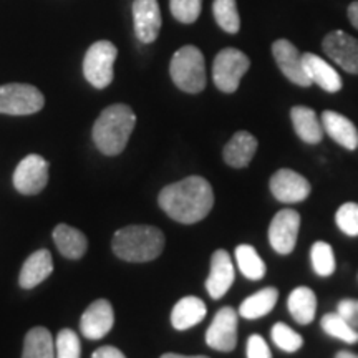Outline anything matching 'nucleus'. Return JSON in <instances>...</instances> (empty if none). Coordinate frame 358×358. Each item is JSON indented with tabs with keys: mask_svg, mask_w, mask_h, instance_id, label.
Wrapping results in <instances>:
<instances>
[{
	"mask_svg": "<svg viewBox=\"0 0 358 358\" xmlns=\"http://www.w3.org/2000/svg\"><path fill=\"white\" fill-rule=\"evenodd\" d=\"M158 203L159 208L174 221L194 224L203 221L211 213L214 192L204 178L189 176L163 187Z\"/></svg>",
	"mask_w": 358,
	"mask_h": 358,
	"instance_id": "nucleus-1",
	"label": "nucleus"
},
{
	"mask_svg": "<svg viewBox=\"0 0 358 358\" xmlns=\"http://www.w3.org/2000/svg\"><path fill=\"white\" fill-rule=\"evenodd\" d=\"M136 115L128 105H111L101 111L93 127V141L98 150L106 156L123 153L131 136Z\"/></svg>",
	"mask_w": 358,
	"mask_h": 358,
	"instance_id": "nucleus-2",
	"label": "nucleus"
},
{
	"mask_svg": "<svg viewBox=\"0 0 358 358\" xmlns=\"http://www.w3.org/2000/svg\"><path fill=\"white\" fill-rule=\"evenodd\" d=\"M111 248L127 262H150L163 252L164 234L153 226H127L115 232Z\"/></svg>",
	"mask_w": 358,
	"mask_h": 358,
	"instance_id": "nucleus-3",
	"label": "nucleus"
},
{
	"mask_svg": "<svg viewBox=\"0 0 358 358\" xmlns=\"http://www.w3.org/2000/svg\"><path fill=\"white\" fill-rule=\"evenodd\" d=\"M174 85L186 93H199L206 88V64L199 48L186 45L179 48L169 64Z\"/></svg>",
	"mask_w": 358,
	"mask_h": 358,
	"instance_id": "nucleus-4",
	"label": "nucleus"
},
{
	"mask_svg": "<svg viewBox=\"0 0 358 358\" xmlns=\"http://www.w3.org/2000/svg\"><path fill=\"white\" fill-rule=\"evenodd\" d=\"M118 50L108 40H100L88 48L83 60V75L87 82L98 90L113 82V65Z\"/></svg>",
	"mask_w": 358,
	"mask_h": 358,
	"instance_id": "nucleus-5",
	"label": "nucleus"
},
{
	"mask_svg": "<svg viewBox=\"0 0 358 358\" xmlns=\"http://www.w3.org/2000/svg\"><path fill=\"white\" fill-rule=\"evenodd\" d=\"M250 62L245 53L237 48H224L214 58L213 80L214 85L222 93H234L245 71L249 70Z\"/></svg>",
	"mask_w": 358,
	"mask_h": 358,
	"instance_id": "nucleus-6",
	"label": "nucleus"
},
{
	"mask_svg": "<svg viewBox=\"0 0 358 358\" xmlns=\"http://www.w3.org/2000/svg\"><path fill=\"white\" fill-rule=\"evenodd\" d=\"M45 98L38 88L27 83H8L0 87V113L34 115L43 108Z\"/></svg>",
	"mask_w": 358,
	"mask_h": 358,
	"instance_id": "nucleus-7",
	"label": "nucleus"
},
{
	"mask_svg": "<svg viewBox=\"0 0 358 358\" xmlns=\"http://www.w3.org/2000/svg\"><path fill=\"white\" fill-rule=\"evenodd\" d=\"M299 229H301V214L294 209H282L272 219L268 226V243L275 252L287 256L297 244Z\"/></svg>",
	"mask_w": 358,
	"mask_h": 358,
	"instance_id": "nucleus-8",
	"label": "nucleus"
},
{
	"mask_svg": "<svg viewBox=\"0 0 358 358\" xmlns=\"http://www.w3.org/2000/svg\"><path fill=\"white\" fill-rule=\"evenodd\" d=\"M48 182V163L40 155H29L20 161L13 173V186L20 194L34 196L45 189Z\"/></svg>",
	"mask_w": 358,
	"mask_h": 358,
	"instance_id": "nucleus-9",
	"label": "nucleus"
},
{
	"mask_svg": "<svg viewBox=\"0 0 358 358\" xmlns=\"http://www.w3.org/2000/svg\"><path fill=\"white\" fill-rule=\"evenodd\" d=\"M237 312L232 307L219 308L206 332V343L217 352H232L237 345Z\"/></svg>",
	"mask_w": 358,
	"mask_h": 358,
	"instance_id": "nucleus-10",
	"label": "nucleus"
},
{
	"mask_svg": "<svg viewBox=\"0 0 358 358\" xmlns=\"http://www.w3.org/2000/svg\"><path fill=\"white\" fill-rule=\"evenodd\" d=\"M327 57L348 73L358 75V40L343 30H334L322 42Z\"/></svg>",
	"mask_w": 358,
	"mask_h": 358,
	"instance_id": "nucleus-11",
	"label": "nucleus"
},
{
	"mask_svg": "<svg viewBox=\"0 0 358 358\" xmlns=\"http://www.w3.org/2000/svg\"><path fill=\"white\" fill-rule=\"evenodd\" d=\"M271 192L280 203H302L310 194V182L292 169H279L271 178Z\"/></svg>",
	"mask_w": 358,
	"mask_h": 358,
	"instance_id": "nucleus-12",
	"label": "nucleus"
},
{
	"mask_svg": "<svg viewBox=\"0 0 358 358\" xmlns=\"http://www.w3.org/2000/svg\"><path fill=\"white\" fill-rule=\"evenodd\" d=\"M272 55L275 58V64L279 65L282 73L287 77L290 82L299 85V87H310L312 82L308 80L306 69H303L302 53L292 42L285 38H279L272 43Z\"/></svg>",
	"mask_w": 358,
	"mask_h": 358,
	"instance_id": "nucleus-13",
	"label": "nucleus"
},
{
	"mask_svg": "<svg viewBox=\"0 0 358 358\" xmlns=\"http://www.w3.org/2000/svg\"><path fill=\"white\" fill-rule=\"evenodd\" d=\"M134 34L141 43H153L161 30V10L158 0H134Z\"/></svg>",
	"mask_w": 358,
	"mask_h": 358,
	"instance_id": "nucleus-14",
	"label": "nucleus"
},
{
	"mask_svg": "<svg viewBox=\"0 0 358 358\" xmlns=\"http://www.w3.org/2000/svg\"><path fill=\"white\" fill-rule=\"evenodd\" d=\"M115 313L113 307L108 301L100 299L95 301L92 306H88L87 310L83 312L80 329L82 334L90 340H100L113 329Z\"/></svg>",
	"mask_w": 358,
	"mask_h": 358,
	"instance_id": "nucleus-15",
	"label": "nucleus"
},
{
	"mask_svg": "<svg viewBox=\"0 0 358 358\" xmlns=\"http://www.w3.org/2000/svg\"><path fill=\"white\" fill-rule=\"evenodd\" d=\"M236 279V271L232 266L231 256L227 250L219 249L211 257V272L206 280V290L214 301L221 299L231 289L232 282Z\"/></svg>",
	"mask_w": 358,
	"mask_h": 358,
	"instance_id": "nucleus-16",
	"label": "nucleus"
},
{
	"mask_svg": "<svg viewBox=\"0 0 358 358\" xmlns=\"http://www.w3.org/2000/svg\"><path fill=\"white\" fill-rule=\"evenodd\" d=\"M302 62L307 77L312 83H317L329 93H337L342 90V78H340L337 70L330 64H327L324 58L307 52L302 55Z\"/></svg>",
	"mask_w": 358,
	"mask_h": 358,
	"instance_id": "nucleus-17",
	"label": "nucleus"
},
{
	"mask_svg": "<svg viewBox=\"0 0 358 358\" xmlns=\"http://www.w3.org/2000/svg\"><path fill=\"white\" fill-rule=\"evenodd\" d=\"M322 127L335 143L343 146L345 150H357L358 148V129L347 116L337 113V111L327 110L322 113Z\"/></svg>",
	"mask_w": 358,
	"mask_h": 358,
	"instance_id": "nucleus-18",
	"label": "nucleus"
},
{
	"mask_svg": "<svg viewBox=\"0 0 358 358\" xmlns=\"http://www.w3.org/2000/svg\"><path fill=\"white\" fill-rule=\"evenodd\" d=\"M53 272V259L47 249H40L34 252L24 262L20 271L19 284L22 289H34L47 279Z\"/></svg>",
	"mask_w": 358,
	"mask_h": 358,
	"instance_id": "nucleus-19",
	"label": "nucleus"
},
{
	"mask_svg": "<svg viewBox=\"0 0 358 358\" xmlns=\"http://www.w3.org/2000/svg\"><path fill=\"white\" fill-rule=\"evenodd\" d=\"M257 151V140L249 131H237L224 146L222 158L231 168H245Z\"/></svg>",
	"mask_w": 358,
	"mask_h": 358,
	"instance_id": "nucleus-20",
	"label": "nucleus"
},
{
	"mask_svg": "<svg viewBox=\"0 0 358 358\" xmlns=\"http://www.w3.org/2000/svg\"><path fill=\"white\" fill-rule=\"evenodd\" d=\"M290 120H292L294 129L297 136L308 145H319L324 138V127L315 111L308 106H294L290 110Z\"/></svg>",
	"mask_w": 358,
	"mask_h": 358,
	"instance_id": "nucleus-21",
	"label": "nucleus"
},
{
	"mask_svg": "<svg viewBox=\"0 0 358 358\" xmlns=\"http://www.w3.org/2000/svg\"><path fill=\"white\" fill-rule=\"evenodd\" d=\"M53 241L62 256L66 259H82L88 249L87 236L69 224H58L53 231Z\"/></svg>",
	"mask_w": 358,
	"mask_h": 358,
	"instance_id": "nucleus-22",
	"label": "nucleus"
},
{
	"mask_svg": "<svg viewBox=\"0 0 358 358\" xmlns=\"http://www.w3.org/2000/svg\"><path fill=\"white\" fill-rule=\"evenodd\" d=\"M208 313L206 303L199 297H185L181 299L171 312V324L176 330H187L198 325Z\"/></svg>",
	"mask_w": 358,
	"mask_h": 358,
	"instance_id": "nucleus-23",
	"label": "nucleus"
},
{
	"mask_svg": "<svg viewBox=\"0 0 358 358\" xmlns=\"http://www.w3.org/2000/svg\"><path fill=\"white\" fill-rule=\"evenodd\" d=\"M277 301H279V292H277V289L266 287L259 290L256 294L249 295V297L241 303L239 315L248 320L261 319V317L272 312V308L275 307Z\"/></svg>",
	"mask_w": 358,
	"mask_h": 358,
	"instance_id": "nucleus-24",
	"label": "nucleus"
},
{
	"mask_svg": "<svg viewBox=\"0 0 358 358\" xmlns=\"http://www.w3.org/2000/svg\"><path fill=\"white\" fill-rule=\"evenodd\" d=\"M289 312L294 320L301 325L312 324L317 312V297L312 289L297 287L289 295Z\"/></svg>",
	"mask_w": 358,
	"mask_h": 358,
	"instance_id": "nucleus-25",
	"label": "nucleus"
},
{
	"mask_svg": "<svg viewBox=\"0 0 358 358\" xmlns=\"http://www.w3.org/2000/svg\"><path fill=\"white\" fill-rule=\"evenodd\" d=\"M22 358H55V343L45 327H35L25 335Z\"/></svg>",
	"mask_w": 358,
	"mask_h": 358,
	"instance_id": "nucleus-26",
	"label": "nucleus"
},
{
	"mask_svg": "<svg viewBox=\"0 0 358 358\" xmlns=\"http://www.w3.org/2000/svg\"><path fill=\"white\" fill-rule=\"evenodd\" d=\"M236 262L244 277L250 280H261L266 275V264L257 254V250L249 244H241L236 248Z\"/></svg>",
	"mask_w": 358,
	"mask_h": 358,
	"instance_id": "nucleus-27",
	"label": "nucleus"
},
{
	"mask_svg": "<svg viewBox=\"0 0 358 358\" xmlns=\"http://www.w3.org/2000/svg\"><path fill=\"white\" fill-rule=\"evenodd\" d=\"M320 325L322 329H324V332L327 335H330V337L342 340V342L350 343V345L358 343V330L353 329L338 312L325 313V315L322 317Z\"/></svg>",
	"mask_w": 358,
	"mask_h": 358,
	"instance_id": "nucleus-28",
	"label": "nucleus"
},
{
	"mask_svg": "<svg viewBox=\"0 0 358 358\" xmlns=\"http://www.w3.org/2000/svg\"><path fill=\"white\" fill-rule=\"evenodd\" d=\"M213 13L217 25L224 32L237 34L241 29V17L237 12L236 0H214Z\"/></svg>",
	"mask_w": 358,
	"mask_h": 358,
	"instance_id": "nucleus-29",
	"label": "nucleus"
},
{
	"mask_svg": "<svg viewBox=\"0 0 358 358\" xmlns=\"http://www.w3.org/2000/svg\"><path fill=\"white\" fill-rule=\"evenodd\" d=\"M310 259L315 274L320 277H329L335 272V256L332 245L325 241H319L312 245Z\"/></svg>",
	"mask_w": 358,
	"mask_h": 358,
	"instance_id": "nucleus-30",
	"label": "nucleus"
},
{
	"mask_svg": "<svg viewBox=\"0 0 358 358\" xmlns=\"http://www.w3.org/2000/svg\"><path fill=\"white\" fill-rule=\"evenodd\" d=\"M272 340H274V343L277 347L280 348V350L287 352V353H294L297 352L299 348H302L303 345V338L299 335L295 330L290 329L289 325L282 324H275L272 327Z\"/></svg>",
	"mask_w": 358,
	"mask_h": 358,
	"instance_id": "nucleus-31",
	"label": "nucleus"
},
{
	"mask_svg": "<svg viewBox=\"0 0 358 358\" xmlns=\"http://www.w3.org/2000/svg\"><path fill=\"white\" fill-rule=\"evenodd\" d=\"M57 358H80L82 357V343L78 335L70 329L60 330L55 340Z\"/></svg>",
	"mask_w": 358,
	"mask_h": 358,
	"instance_id": "nucleus-32",
	"label": "nucleus"
},
{
	"mask_svg": "<svg viewBox=\"0 0 358 358\" xmlns=\"http://www.w3.org/2000/svg\"><path fill=\"white\" fill-rule=\"evenodd\" d=\"M169 8L174 19L181 24H192L198 20L203 0H169Z\"/></svg>",
	"mask_w": 358,
	"mask_h": 358,
	"instance_id": "nucleus-33",
	"label": "nucleus"
},
{
	"mask_svg": "<svg viewBox=\"0 0 358 358\" xmlns=\"http://www.w3.org/2000/svg\"><path fill=\"white\" fill-rule=\"evenodd\" d=\"M335 222H337L338 229L345 232L347 236H358V204L345 203L340 206L337 214H335Z\"/></svg>",
	"mask_w": 358,
	"mask_h": 358,
	"instance_id": "nucleus-34",
	"label": "nucleus"
},
{
	"mask_svg": "<svg viewBox=\"0 0 358 358\" xmlns=\"http://www.w3.org/2000/svg\"><path fill=\"white\" fill-rule=\"evenodd\" d=\"M248 358H272L271 348L261 335L254 334L248 340Z\"/></svg>",
	"mask_w": 358,
	"mask_h": 358,
	"instance_id": "nucleus-35",
	"label": "nucleus"
},
{
	"mask_svg": "<svg viewBox=\"0 0 358 358\" xmlns=\"http://www.w3.org/2000/svg\"><path fill=\"white\" fill-rule=\"evenodd\" d=\"M338 313L350 324L353 329L358 330V301L355 299H345L338 303Z\"/></svg>",
	"mask_w": 358,
	"mask_h": 358,
	"instance_id": "nucleus-36",
	"label": "nucleus"
},
{
	"mask_svg": "<svg viewBox=\"0 0 358 358\" xmlns=\"http://www.w3.org/2000/svg\"><path fill=\"white\" fill-rule=\"evenodd\" d=\"M92 358H127V357H124L123 352L118 350V348L105 345V347L96 348V350L93 352Z\"/></svg>",
	"mask_w": 358,
	"mask_h": 358,
	"instance_id": "nucleus-37",
	"label": "nucleus"
},
{
	"mask_svg": "<svg viewBox=\"0 0 358 358\" xmlns=\"http://www.w3.org/2000/svg\"><path fill=\"white\" fill-rule=\"evenodd\" d=\"M348 19H350L352 25L358 30V0L348 6Z\"/></svg>",
	"mask_w": 358,
	"mask_h": 358,
	"instance_id": "nucleus-38",
	"label": "nucleus"
},
{
	"mask_svg": "<svg viewBox=\"0 0 358 358\" xmlns=\"http://www.w3.org/2000/svg\"><path fill=\"white\" fill-rule=\"evenodd\" d=\"M161 358H209L204 355H198V357H187V355H178V353H164Z\"/></svg>",
	"mask_w": 358,
	"mask_h": 358,
	"instance_id": "nucleus-39",
	"label": "nucleus"
},
{
	"mask_svg": "<svg viewBox=\"0 0 358 358\" xmlns=\"http://www.w3.org/2000/svg\"><path fill=\"white\" fill-rule=\"evenodd\" d=\"M335 358H358V355H357V353L342 350V352H338L337 355H335Z\"/></svg>",
	"mask_w": 358,
	"mask_h": 358,
	"instance_id": "nucleus-40",
	"label": "nucleus"
}]
</instances>
